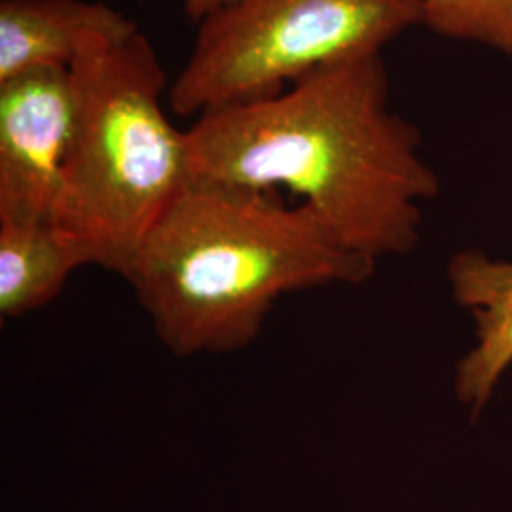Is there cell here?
Instances as JSON below:
<instances>
[{"mask_svg": "<svg viewBox=\"0 0 512 512\" xmlns=\"http://www.w3.org/2000/svg\"><path fill=\"white\" fill-rule=\"evenodd\" d=\"M232 2L234 0H183L186 16L198 23Z\"/></svg>", "mask_w": 512, "mask_h": 512, "instance_id": "10", "label": "cell"}, {"mask_svg": "<svg viewBox=\"0 0 512 512\" xmlns=\"http://www.w3.org/2000/svg\"><path fill=\"white\" fill-rule=\"evenodd\" d=\"M448 277L476 321V346L459 363L456 391L463 403L482 408L512 363V262L467 251L450 260Z\"/></svg>", "mask_w": 512, "mask_h": 512, "instance_id": "7", "label": "cell"}, {"mask_svg": "<svg viewBox=\"0 0 512 512\" xmlns=\"http://www.w3.org/2000/svg\"><path fill=\"white\" fill-rule=\"evenodd\" d=\"M414 25L418 0H234L200 21L167 101L200 116L272 97L323 67L382 54Z\"/></svg>", "mask_w": 512, "mask_h": 512, "instance_id": "4", "label": "cell"}, {"mask_svg": "<svg viewBox=\"0 0 512 512\" xmlns=\"http://www.w3.org/2000/svg\"><path fill=\"white\" fill-rule=\"evenodd\" d=\"M141 29L101 0H0V82L33 69H69Z\"/></svg>", "mask_w": 512, "mask_h": 512, "instance_id": "6", "label": "cell"}, {"mask_svg": "<svg viewBox=\"0 0 512 512\" xmlns=\"http://www.w3.org/2000/svg\"><path fill=\"white\" fill-rule=\"evenodd\" d=\"M374 268L275 190L192 181L150 232L128 281L165 348L192 357L247 348L283 294L361 283Z\"/></svg>", "mask_w": 512, "mask_h": 512, "instance_id": "2", "label": "cell"}, {"mask_svg": "<svg viewBox=\"0 0 512 512\" xmlns=\"http://www.w3.org/2000/svg\"><path fill=\"white\" fill-rule=\"evenodd\" d=\"M80 266L82 256L50 220L0 222V315L14 319L48 306Z\"/></svg>", "mask_w": 512, "mask_h": 512, "instance_id": "8", "label": "cell"}, {"mask_svg": "<svg viewBox=\"0 0 512 512\" xmlns=\"http://www.w3.org/2000/svg\"><path fill=\"white\" fill-rule=\"evenodd\" d=\"M192 181L285 188L342 249L378 260L418 245L439 192L421 135L389 109L380 55L304 76L272 97L207 110L186 131Z\"/></svg>", "mask_w": 512, "mask_h": 512, "instance_id": "1", "label": "cell"}, {"mask_svg": "<svg viewBox=\"0 0 512 512\" xmlns=\"http://www.w3.org/2000/svg\"><path fill=\"white\" fill-rule=\"evenodd\" d=\"M421 25L512 55V0H418Z\"/></svg>", "mask_w": 512, "mask_h": 512, "instance_id": "9", "label": "cell"}, {"mask_svg": "<svg viewBox=\"0 0 512 512\" xmlns=\"http://www.w3.org/2000/svg\"><path fill=\"white\" fill-rule=\"evenodd\" d=\"M74 128L69 69L0 82V222L50 220Z\"/></svg>", "mask_w": 512, "mask_h": 512, "instance_id": "5", "label": "cell"}, {"mask_svg": "<svg viewBox=\"0 0 512 512\" xmlns=\"http://www.w3.org/2000/svg\"><path fill=\"white\" fill-rule=\"evenodd\" d=\"M73 141L50 224L86 266L128 279L150 232L192 183L186 131L162 105L167 74L137 35L71 67Z\"/></svg>", "mask_w": 512, "mask_h": 512, "instance_id": "3", "label": "cell"}]
</instances>
